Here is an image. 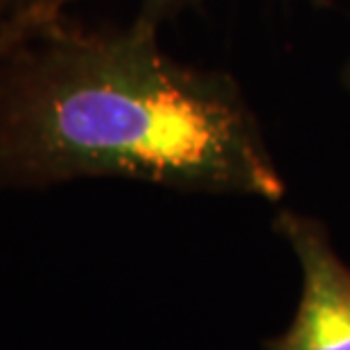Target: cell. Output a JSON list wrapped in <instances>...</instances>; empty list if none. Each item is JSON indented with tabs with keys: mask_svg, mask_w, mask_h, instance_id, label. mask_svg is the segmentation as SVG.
I'll return each instance as SVG.
<instances>
[{
	"mask_svg": "<svg viewBox=\"0 0 350 350\" xmlns=\"http://www.w3.org/2000/svg\"><path fill=\"white\" fill-rule=\"evenodd\" d=\"M188 3L190 0H140V12L133 23L159 32V27L167 18H172L174 14L181 12Z\"/></svg>",
	"mask_w": 350,
	"mask_h": 350,
	"instance_id": "277c9868",
	"label": "cell"
},
{
	"mask_svg": "<svg viewBox=\"0 0 350 350\" xmlns=\"http://www.w3.org/2000/svg\"><path fill=\"white\" fill-rule=\"evenodd\" d=\"M344 77H346V86L350 88V64L346 66V72H344Z\"/></svg>",
	"mask_w": 350,
	"mask_h": 350,
	"instance_id": "8992f818",
	"label": "cell"
},
{
	"mask_svg": "<svg viewBox=\"0 0 350 350\" xmlns=\"http://www.w3.org/2000/svg\"><path fill=\"white\" fill-rule=\"evenodd\" d=\"M126 178L278 201L285 181L240 84L176 62L156 29L68 14L0 57V185Z\"/></svg>",
	"mask_w": 350,
	"mask_h": 350,
	"instance_id": "6da1fadb",
	"label": "cell"
},
{
	"mask_svg": "<svg viewBox=\"0 0 350 350\" xmlns=\"http://www.w3.org/2000/svg\"><path fill=\"white\" fill-rule=\"evenodd\" d=\"M299 258L303 287L292 323L265 350H350V267L314 217L280 211L273 221Z\"/></svg>",
	"mask_w": 350,
	"mask_h": 350,
	"instance_id": "7a4b0ae2",
	"label": "cell"
},
{
	"mask_svg": "<svg viewBox=\"0 0 350 350\" xmlns=\"http://www.w3.org/2000/svg\"><path fill=\"white\" fill-rule=\"evenodd\" d=\"M32 3V0H0V23L7 18H12L14 14H18L21 10Z\"/></svg>",
	"mask_w": 350,
	"mask_h": 350,
	"instance_id": "5b68a950",
	"label": "cell"
},
{
	"mask_svg": "<svg viewBox=\"0 0 350 350\" xmlns=\"http://www.w3.org/2000/svg\"><path fill=\"white\" fill-rule=\"evenodd\" d=\"M70 0H32L25 10L14 14L0 23V57L10 52L18 41H23L36 29L48 25L50 21L64 16L68 10Z\"/></svg>",
	"mask_w": 350,
	"mask_h": 350,
	"instance_id": "3957f363",
	"label": "cell"
}]
</instances>
